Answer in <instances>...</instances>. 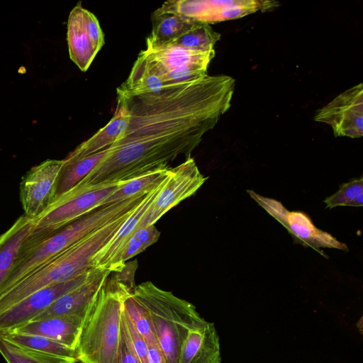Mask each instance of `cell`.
Segmentation results:
<instances>
[{
    "mask_svg": "<svg viewBox=\"0 0 363 363\" xmlns=\"http://www.w3.org/2000/svg\"><path fill=\"white\" fill-rule=\"evenodd\" d=\"M220 38V34L213 30L210 24L197 21L188 31L169 43L195 51L208 52L214 50L213 47Z\"/></svg>",
    "mask_w": 363,
    "mask_h": 363,
    "instance_id": "obj_26",
    "label": "cell"
},
{
    "mask_svg": "<svg viewBox=\"0 0 363 363\" xmlns=\"http://www.w3.org/2000/svg\"><path fill=\"white\" fill-rule=\"evenodd\" d=\"M108 151V147L82 158L64 159L57 182L55 198L67 192L84 179L101 161Z\"/></svg>",
    "mask_w": 363,
    "mask_h": 363,
    "instance_id": "obj_22",
    "label": "cell"
},
{
    "mask_svg": "<svg viewBox=\"0 0 363 363\" xmlns=\"http://www.w3.org/2000/svg\"><path fill=\"white\" fill-rule=\"evenodd\" d=\"M0 335L8 341L26 349L62 357L76 359L74 349L43 336L10 332H0Z\"/></svg>",
    "mask_w": 363,
    "mask_h": 363,
    "instance_id": "obj_23",
    "label": "cell"
},
{
    "mask_svg": "<svg viewBox=\"0 0 363 363\" xmlns=\"http://www.w3.org/2000/svg\"><path fill=\"white\" fill-rule=\"evenodd\" d=\"M143 199L139 194L103 206L56 231H32L1 285L0 294L98 228L135 208Z\"/></svg>",
    "mask_w": 363,
    "mask_h": 363,
    "instance_id": "obj_2",
    "label": "cell"
},
{
    "mask_svg": "<svg viewBox=\"0 0 363 363\" xmlns=\"http://www.w3.org/2000/svg\"><path fill=\"white\" fill-rule=\"evenodd\" d=\"M136 261L107 278L86 318L77 345L80 363H116L118 350L123 303L135 286Z\"/></svg>",
    "mask_w": 363,
    "mask_h": 363,
    "instance_id": "obj_1",
    "label": "cell"
},
{
    "mask_svg": "<svg viewBox=\"0 0 363 363\" xmlns=\"http://www.w3.org/2000/svg\"><path fill=\"white\" fill-rule=\"evenodd\" d=\"M147 54L164 73L169 69L182 67H194L207 70L215 56V50L199 52L179 45L167 43L156 45L146 41Z\"/></svg>",
    "mask_w": 363,
    "mask_h": 363,
    "instance_id": "obj_16",
    "label": "cell"
},
{
    "mask_svg": "<svg viewBox=\"0 0 363 363\" xmlns=\"http://www.w3.org/2000/svg\"><path fill=\"white\" fill-rule=\"evenodd\" d=\"M273 1L257 0L168 1L161 9L208 24L236 19L274 6Z\"/></svg>",
    "mask_w": 363,
    "mask_h": 363,
    "instance_id": "obj_8",
    "label": "cell"
},
{
    "mask_svg": "<svg viewBox=\"0 0 363 363\" xmlns=\"http://www.w3.org/2000/svg\"><path fill=\"white\" fill-rule=\"evenodd\" d=\"M177 363H221L219 337L213 323L205 320L189 332Z\"/></svg>",
    "mask_w": 363,
    "mask_h": 363,
    "instance_id": "obj_14",
    "label": "cell"
},
{
    "mask_svg": "<svg viewBox=\"0 0 363 363\" xmlns=\"http://www.w3.org/2000/svg\"><path fill=\"white\" fill-rule=\"evenodd\" d=\"M164 181L147 194L111 239L94 255L91 261L92 268L110 272L118 271V260L125 244L138 228L141 218L157 195Z\"/></svg>",
    "mask_w": 363,
    "mask_h": 363,
    "instance_id": "obj_13",
    "label": "cell"
},
{
    "mask_svg": "<svg viewBox=\"0 0 363 363\" xmlns=\"http://www.w3.org/2000/svg\"><path fill=\"white\" fill-rule=\"evenodd\" d=\"M326 207L333 208L337 206H362L363 178L350 180L340 186L337 192L324 200Z\"/></svg>",
    "mask_w": 363,
    "mask_h": 363,
    "instance_id": "obj_29",
    "label": "cell"
},
{
    "mask_svg": "<svg viewBox=\"0 0 363 363\" xmlns=\"http://www.w3.org/2000/svg\"><path fill=\"white\" fill-rule=\"evenodd\" d=\"M149 363H168L166 357L159 345L149 346L148 348Z\"/></svg>",
    "mask_w": 363,
    "mask_h": 363,
    "instance_id": "obj_34",
    "label": "cell"
},
{
    "mask_svg": "<svg viewBox=\"0 0 363 363\" xmlns=\"http://www.w3.org/2000/svg\"><path fill=\"white\" fill-rule=\"evenodd\" d=\"M114 231L109 224L98 228L0 294V314L42 289L68 281L92 269V257Z\"/></svg>",
    "mask_w": 363,
    "mask_h": 363,
    "instance_id": "obj_3",
    "label": "cell"
},
{
    "mask_svg": "<svg viewBox=\"0 0 363 363\" xmlns=\"http://www.w3.org/2000/svg\"><path fill=\"white\" fill-rule=\"evenodd\" d=\"M110 274L109 271L94 268L84 283L61 296L30 321L60 315L85 320Z\"/></svg>",
    "mask_w": 363,
    "mask_h": 363,
    "instance_id": "obj_12",
    "label": "cell"
},
{
    "mask_svg": "<svg viewBox=\"0 0 363 363\" xmlns=\"http://www.w3.org/2000/svg\"><path fill=\"white\" fill-rule=\"evenodd\" d=\"M160 236V232L155 225L138 227L125 244L118 263V271H121L126 262L141 253L148 247L156 242Z\"/></svg>",
    "mask_w": 363,
    "mask_h": 363,
    "instance_id": "obj_27",
    "label": "cell"
},
{
    "mask_svg": "<svg viewBox=\"0 0 363 363\" xmlns=\"http://www.w3.org/2000/svg\"><path fill=\"white\" fill-rule=\"evenodd\" d=\"M169 169L145 174L122 184L104 201V206L117 203L138 194L148 193L160 184L167 177Z\"/></svg>",
    "mask_w": 363,
    "mask_h": 363,
    "instance_id": "obj_24",
    "label": "cell"
},
{
    "mask_svg": "<svg viewBox=\"0 0 363 363\" xmlns=\"http://www.w3.org/2000/svg\"><path fill=\"white\" fill-rule=\"evenodd\" d=\"M84 8L79 1L71 11L67 21V43L70 59L79 69L86 72L98 51L84 27Z\"/></svg>",
    "mask_w": 363,
    "mask_h": 363,
    "instance_id": "obj_19",
    "label": "cell"
},
{
    "mask_svg": "<svg viewBox=\"0 0 363 363\" xmlns=\"http://www.w3.org/2000/svg\"><path fill=\"white\" fill-rule=\"evenodd\" d=\"M116 363H141L136 354L124 316L122 315L121 336Z\"/></svg>",
    "mask_w": 363,
    "mask_h": 363,
    "instance_id": "obj_30",
    "label": "cell"
},
{
    "mask_svg": "<svg viewBox=\"0 0 363 363\" xmlns=\"http://www.w3.org/2000/svg\"><path fill=\"white\" fill-rule=\"evenodd\" d=\"M132 296L148 313L158 345L168 363H177L187 334L205 320L192 303L151 281L135 286Z\"/></svg>",
    "mask_w": 363,
    "mask_h": 363,
    "instance_id": "obj_4",
    "label": "cell"
},
{
    "mask_svg": "<svg viewBox=\"0 0 363 363\" xmlns=\"http://www.w3.org/2000/svg\"><path fill=\"white\" fill-rule=\"evenodd\" d=\"M124 310L136 330L149 346L159 345L150 318L145 309L130 294L124 301Z\"/></svg>",
    "mask_w": 363,
    "mask_h": 363,
    "instance_id": "obj_28",
    "label": "cell"
},
{
    "mask_svg": "<svg viewBox=\"0 0 363 363\" xmlns=\"http://www.w3.org/2000/svg\"><path fill=\"white\" fill-rule=\"evenodd\" d=\"M63 160H47L33 167L22 178L20 199L24 215L30 220L40 215L55 197Z\"/></svg>",
    "mask_w": 363,
    "mask_h": 363,
    "instance_id": "obj_10",
    "label": "cell"
},
{
    "mask_svg": "<svg viewBox=\"0 0 363 363\" xmlns=\"http://www.w3.org/2000/svg\"><path fill=\"white\" fill-rule=\"evenodd\" d=\"M32 231L31 220L23 214L0 235V286L9 274L23 244Z\"/></svg>",
    "mask_w": 363,
    "mask_h": 363,
    "instance_id": "obj_20",
    "label": "cell"
},
{
    "mask_svg": "<svg viewBox=\"0 0 363 363\" xmlns=\"http://www.w3.org/2000/svg\"><path fill=\"white\" fill-rule=\"evenodd\" d=\"M169 85L164 82L159 66L143 50L139 53L128 77L117 89L138 95L158 92Z\"/></svg>",
    "mask_w": 363,
    "mask_h": 363,
    "instance_id": "obj_17",
    "label": "cell"
},
{
    "mask_svg": "<svg viewBox=\"0 0 363 363\" xmlns=\"http://www.w3.org/2000/svg\"><path fill=\"white\" fill-rule=\"evenodd\" d=\"M84 23L91 41L99 52L105 43L104 35L96 17L85 9H84Z\"/></svg>",
    "mask_w": 363,
    "mask_h": 363,
    "instance_id": "obj_32",
    "label": "cell"
},
{
    "mask_svg": "<svg viewBox=\"0 0 363 363\" xmlns=\"http://www.w3.org/2000/svg\"><path fill=\"white\" fill-rule=\"evenodd\" d=\"M123 182L99 186L89 189L72 188L57 196L38 217L31 220L33 231H56L95 209Z\"/></svg>",
    "mask_w": 363,
    "mask_h": 363,
    "instance_id": "obj_5",
    "label": "cell"
},
{
    "mask_svg": "<svg viewBox=\"0 0 363 363\" xmlns=\"http://www.w3.org/2000/svg\"><path fill=\"white\" fill-rule=\"evenodd\" d=\"M206 179L192 157L170 168L160 191L143 215L138 227L155 225L168 211L194 194Z\"/></svg>",
    "mask_w": 363,
    "mask_h": 363,
    "instance_id": "obj_6",
    "label": "cell"
},
{
    "mask_svg": "<svg viewBox=\"0 0 363 363\" xmlns=\"http://www.w3.org/2000/svg\"><path fill=\"white\" fill-rule=\"evenodd\" d=\"M130 115L125 104L117 100L115 113L111 121L89 139L81 143L67 158H82L101 152L112 145L125 131Z\"/></svg>",
    "mask_w": 363,
    "mask_h": 363,
    "instance_id": "obj_18",
    "label": "cell"
},
{
    "mask_svg": "<svg viewBox=\"0 0 363 363\" xmlns=\"http://www.w3.org/2000/svg\"><path fill=\"white\" fill-rule=\"evenodd\" d=\"M207 70L194 67H182L166 71L164 79L167 84H181L206 76Z\"/></svg>",
    "mask_w": 363,
    "mask_h": 363,
    "instance_id": "obj_31",
    "label": "cell"
},
{
    "mask_svg": "<svg viewBox=\"0 0 363 363\" xmlns=\"http://www.w3.org/2000/svg\"><path fill=\"white\" fill-rule=\"evenodd\" d=\"M152 30L147 41L156 45L169 43L186 31L198 21L159 8L151 16Z\"/></svg>",
    "mask_w": 363,
    "mask_h": 363,
    "instance_id": "obj_21",
    "label": "cell"
},
{
    "mask_svg": "<svg viewBox=\"0 0 363 363\" xmlns=\"http://www.w3.org/2000/svg\"><path fill=\"white\" fill-rule=\"evenodd\" d=\"M124 316L129 331L130 337L133 343V348L141 363L148 362V348L149 345L145 339L136 330L132 321L126 314L124 310Z\"/></svg>",
    "mask_w": 363,
    "mask_h": 363,
    "instance_id": "obj_33",
    "label": "cell"
},
{
    "mask_svg": "<svg viewBox=\"0 0 363 363\" xmlns=\"http://www.w3.org/2000/svg\"><path fill=\"white\" fill-rule=\"evenodd\" d=\"M84 321L72 315L55 316L29 321L7 332L43 336L75 350Z\"/></svg>",
    "mask_w": 363,
    "mask_h": 363,
    "instance_id": "obj_15",
    "label": "cell"
},
{
    "mask_svg": "<svg viewBox=\"0 0 363 363\" xmlns=\"http://www.w3.org/2000/svg\"><path fill=\"white\" fill-rule=\"evenodd\" d=\"M94 268L68 281L42 289L0 314V332H7L33 320L61 296L84 283Z\"/></svg>",
    "mask_w": 363,
    "mask_h": 363,
    "instance_id": "obj_11",
    "label": "cell"
},
{
    "mask_svg": "<svg viewBox=\"0 0 363 363\" xmlns=\"http://www.w3.org/2000/svg\"><path fill=\"white\" fill-rule=\"evenodd\" d=\"M362 84L343 91L318 109L313 120L328 124L335 137L360 138L363 135Z\"/></svg>",
    "mask_w": 363,
    "mask_h": 363,
    "instance_id": "obj_9",
    "label": "cell"
},
{
    "mask_svg": "<svg viewBox=\"0 0 363 363\" xmlns=\"http://www.w3.org/2000/svg\"><path fill=\"white\" fill-rule=\"evenodd\" d=\"M250 196L269 214L278 220L292 235L296 242L321 252L320 247L335 248L347 251V245L335 237L317 228L311 218L300 211H289L281 202L247 190Z\"/></svg>",
    "mask_w": 363,
    "mask_h": 363,
    "instance_id": "obj_7",
    "label": "cell"
},
{
    "mask_svg": "<svg viewBox=\"0 0 363 363\" xmlns=\"http://www.w3.org/2000/svg\"><path fill=\"white\" fill-rule=\"evenodd\" d=\"M0 354L7 363H77L76 359L62 357L26 349L0 335Z\"/></svg>",
    "mask_w": 363,
    "mask_h": 363,
    "instance_id": "obj_25",
    "label": "cell"
}]
</instances>
